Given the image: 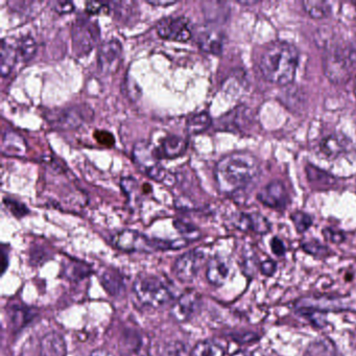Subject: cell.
<instances>
[{
  "mask_svg": "<svg viewBox=\"0 0 356 356\" xmlns=\"http://www.w3.org/2000/svg\"><path fill=\"white\" fill-rule=\"evenodd\" d=\"M3 204L7 206L8 209L11 211V213L18 218H24L30 212L24 204L20 203V202L16 201V200L10 199V197L9 199L5 197L3 199Z\"/></svg>",
  "mask_w": 356,
  "mask_h": 356,
  "instance_id": "4dcf8cb0",
  "label": "cell"
},
{
  "mask_svg": "<svg viewBox=\"0 0 356 356\" xmlns=\"http://www.w3.org/2000/svg\"><path fill=\"white\" fill-rule=\"evenodd\" d=\"M93 115L95 112L90 106L80 104L61 109L49 110L44 116L51 128L60 131H70L76 130L90 122Z\"/></svg>",
  "mask_w": 356,
  "mask_h": 356,
  "instance_id": "5b68a950",
  "label": "cell"
},
{
  "mask_svg": "<svg viewBox=\"0 0 356 356\" xmlns=\"http://www.w3.org/2000/svg\"><path fill=\"white\" fill-rule=\"evenodd\" d=\"M26 152V140L15 132H7L3 137V153L8 156L24 155Z\"/></svg>",
  "mask_w": 356,
  "mask_h": 356,
  "instance_id": "44dd1931",
  "label": "cell"
},
{
  "mask_svg": "<svg viewBox=\"0 0 356 356\" xmlns=\"http://www.w3.org/2000/svg\"><path fill=\"white\" fill-rule=\"evenodd\" d=\"M197 43L204 51L220 55L222 51V36L216 31H205L199 35Z\"/></svg>",
  "mask_w": 356,
  "mask_h": 356,
  "instance_id": "ffe728a7",
  "label": "cell"
},
{
  "mask_svg": "<svg viewBox=\"0 0 356 356\" xmlns=\"http://www.w3.org/2000/svg\"><path fill=\"white\" fill-rule=\"evenodd\" d=\"M133 291L139 303L149 308L162 307L172 299L170 287L155 275H139L133 284Z\"/></svg>",
  "mask_w": 356,
  "mask_h": 356,
  "instance_id": "277c9868",
  "label": "cell"
},
{
  "mask_svg": "<svg viewBox=\"0 0 356 356\" xmlns=\"http://www.w3.org/2000/svg\"><path fill=\"white\" fill-rule=\"evenodd\" d=\"M103 7L104 6L99 3H87L86 12L90 14V15H95V14L99 13Z\"/></svg>",
  "mask_w": 356,
  "mask_h": 356,
  "instance_id": "ab89813d",
  "label": "cell"
},
{
  "mask_svg": "<svg viewBox=\"0 0 356 356\" xmlns=\"http://www.w3.org/2000/svg\"><path fill=\"white\" fill-rule=\"evenodd\" d=\"M120 186H122V191L129 197H134L136 195L137 191H138V182L135 179L131 178V177L122 178V181H120Z\"/></svg>",
  "mask_w": 356,
  "mask_h": 356,
  "instance_id": "d6a6232c",
  "label": "cell"
},
{
  "mask_svg": "<svg viewBox=\"0 0 356 356\" xmlns=\"http://www.w3.org/2000/svg\"><path fill=\"white\" fill-rule=\"evenodd\" d=\"M232 356H253L249 351H245V350H241V351L235 352Z\"/></svg>",
  "mask_w": 356,
  "mask_h": 356,
  "instance_id": "7bdbcfd3",
  "label": "cell"
},
{
  "mask_svg": "<svg viewBox=\"0 0 356 356\" xmlns=\"http://www.w3.org/2000/svg\"><path fill=\"white\" fill-rule=\"evenodd\" d=\"M90 356H113V354L105 349H97L91 352Z\"/></svg>",
  "mask_w": 356,
  "mask_h": 356,
  "instance_id": "b9f144b4",
  "label": "cell"
},
{
  "mask_svg": "<svg viewBox=\"0 0 356 356\" xmlns=\"http://www.w3.org/2000/svg\"><path fill=\"white\" fill-rule=\"evenodd\" d=\"M187 149V140L178 135H168L157 147L160 159H175L180 157Z\"/></svg>",
  "mask_w": 356,
  "mask_h": 356,
  "instance_id": "2e32d148",
  "label": "cell"
},
{
  "mask_svg": "<svg viewBox=\"0 0 356 356\" xmlns=\"http://www.w3.org/2000/svg\"><path fill=\"white\" fill-rule=\"evenodd\" d=\"M113 245L118 249L124 252H136V253H152L161 250L181 249L187 245L185 239L177 241H162V239H152L141 233L134 230H122L114 235Z\"/></svg>",
  "mask_w": 356,
  "mask_h": 356,
  "instance_id": "3957f363",
  "label": "cell"
},
{
  "mask_svg": "<svg viewBox=\"0 0 356 356\" xmlns=\"http://www.w3.org/2000/svg\"><path fill=\"white\" fill-rule=\"evenodd\" d=\"M257 197L264 205L273 209H284L289 202L286 188L280 181H273L264 186Z\"/></svg>",
  "mask_w": 356,
  "mask_h": 356,
  "instance_id": "4fadbf2b",
  "label": "cell"
},
{
  "mask_svg": "<svg viewBox=\"0 0 356 356\" xmlns=\"http://www.w3.org/2000/svg\"><path fill=\"white\" fill-rule=\"evenodd\" d=\"M355 64L351 47H339L327 54L324 59V70L331 82L343 83L350 76L352 65Z\"/></svg>",
  "mask_w": 356,
  "mask_h": 356,
  "instance_id": "52a82bcc",
  "label": "cell"
},
{
  "mask_svg": "<svg viewBox=\"0 0 356 356\" xmlns=\"http://www.w3.org/2000/svg\"><path fill=\"white\" fill-rule=\"evenodd\" d=\"M277 264L274 260H266V261L262 262L261 266H260V270H261V273L266 276H272L274 275V273L276 272Z\"/></svg>",
  "mask_w": 356,
  "mask_h": 356,
  "instance_id": "74e56055",
  "label": "cell"
},
{
  "mask_svg": "<svg viewBox=\"0 0 356 356\" xmlns=\"http://www.w3.org/2000/svg\"><path fill=\"white\" fill-rule=\"evenodd\" d=\"M238 3L243 6H252L257 3V1H238Z\"/></svg>",
  "mask_w": 356,
  "mask_h": 356,
  "instance_id": "ee69618b",
  "label": "cell"
},
{
  "mask_svg": "<svg viewBox=\"0 0 356 356\" xmlns=\"http://www.w3.org/2000/svg\"><path fill=\"white\" fill-rule=\"evenodd\" d=\"M191 356H225V348L218 341L207 339L197 343Z\"/></svg>",
  "mask_w": 356,
  "mask_h": 356,
  "instance_id": "7402d4cb",
  "label": "cell"
},
{
  "mask_svg": "<svg viewBox=\"0 0 356 356\" xmlns=\"http://www.w3.org/2000/svg\"><path fill=\"white\" fill-rule=\"evenodd\" d=\"M133 158L135 163L145 172L149 178L157 182L168 183L170 178L168 172L159 163V155L157 147H154L149 141H139L133 149Z\"/></svg>",
  "mask_w": 356,
  "mask_h": 356,
  "instance_id": "8992f818",
  "label": "cell"
},
{
  "mask_svg": "<svg viewBox=\"0 0 356 356\" xmlns=\"http://www.w3.org/2000/svg\"><path fill=\"white\" fill-rule=\"evenodd\" d=\"M175 228L184 236L185 241L186 239H197L200 236L199 230L193 225L187 224V222H183L181 220H176L174 222Z\"/></svg>",
  "mask_w": 356,
  "mask_h": 356,
  "instance_id": "f546056e",
  "label": "cell"
},
{
  "mask_svg": "<svg viewBox=\"0 0 356 356\" xmlns=\"http://www.w3.org/2000/svg\"><path fill=\"white\" fill-rule=\"evenodd\" d=\"M333 346H331L330 341H318L310 346V356H334L332 352Z\"/></svg>",
  "mask_w": 356,
  "mask_h": 356,
  "instance_id": "83f0119b",
  "label": "cell"
},
{
  "mask_svg": "<svg viewBox=\"0 0 356 356\" xmlns=\"http://www.w3.org/2000/svg\"><path fill=\"white\" fill-rule=\"evenodd\" d=\"M324 234L327 239L335 243H339L343 241V235L339 232V231L333 230V229H326L324 231Z\"/></svg>",
  "mask_w": 356,
  "mask_h": 356,
  "instance_id": "f35d334b",
  "label": "cell"
},
{
  "mask_svg": "<svg viewBox=\"0 0 356 356\" xmlns=\"http://www.w3.org/2000/svg\"><path fill=\"white\" fill-rule=\"evenodd\" d=\"M212 120L207 112L195 114L191 116L186 122V130L189 134L197 135L203 133L211 126Z\"/></svg>",
  "mask_w": 356,
  "mask_h": 356,
  "instance_id": "603a6c76",
  "label": "cell"
},
{
  "mask_svg": "<svg viewBox=\"0 0 356 356\" xmlns=\"http://www.w3.org/2000/svg\"><path fill=\"white\" fill-rule=\"evenodd\" d=\"M95 138L99 141L101 145H106V147H112L114 145V137L111 133L107 131H97L95 132Z\"/></svg>",
  "mask_w": 356,
  "mask_h": 356,
  "instance_id": "836d02e7",
  "label": "cell"
},
{
  "mask_svg": "<svg viewBox=\"0 0 356 356\" xmlns=\"http://www.w3.org/2000/svg\"><path fill=\"white\" fill-rule=\"evenodd\" d=\"M53 9L59 14L72 13L74 10V5L70 1H56L51 3Z\"/></svg>",
  "mask_w": 356,
  "mask_h": 356,
  "instance_id": "d590c367",
  "label": "cell"
},
{
  "mask_svg": "<svg viewBox=\"0 0 356 356\" xmlns=\"http://www.w3.org/2000/svg\"><path fill=\"white\" fill-rule=\"evenodd\" d=\"M270 248H272L273 253L277 256H283L286 252V249H285L284 243L281 241L278 237H274L270 241Z\"/></svg>",
  "mask_w": 356,
  "mask_h": 356,
  "instance_id": "8d00e7d4",
  "label": "cell"
},
{
  "mask_svg": "<svg viewBox=\"0 0 356 356\" xmlns=\"http://www.w3.org/2000/svg\"><path fill=\"white\" fill-rule=\"evenodd\" d=\"M234 224L241 231H253L258 234H266L270 230V222L259 213L239 214Z\"/></svg>",
  "mask_w": 356,
  "mask_h": 356,
  "instance_id": "e0dca14e",
  "label": "cell"
},
{
  "mask_svg": "<svg viewBox=\"0 0 356 356\" xmlns=\"http://www.w3.org/2000/svg\"><path fill=\"white\" fill-rule=\"evenodd\" d=\"M200 307V296L197 291H189L183 293L172 306L170 316L179 323L191 320Z\"/></svg>",
  "mask_w": 356,
  "mask_h": 356,
  "instance_id": "7c38bea8",
  "label": "cell"
},
{
  "mask_svg": "<svg viewBox=\"0 0 356 356\" xmlns=\"http://www.w3.org/2000/svg\"><path fill=\"white\" fill-rule=\"evenodd\" d=\"M67 347L63 337L49 332L41 339V356H66Z\"/></svg>",
  "mask_w": 356,
  "mask_h": 356,
  "instance_id": "ac0fdd59",
  "label": "cell"
},
{
  "mask_svg": "<svg viewBox=\"0 0 356 356\" xmlns=\"http://www.w3.org/2000/svg\"><path fill=\"white\" fill-rule=\"evenodd\" d=\"M291 220L299 233L305 232L312 225V218L307 213L301 211L291 214Z\"/></svg>",
  "mask_w": 356,
  "mask_h": 356,
  "instance_id": "f1b7e54d",
  "label": "cell"
},
{
  "mask_svg": "<svg viewBox=\"0 0 356 356\" xmlns=\"http://www.w3.org/2000/svg\"><path fill=\"white\" fill-rule=\"evenodd\" d=\"M299 63V53L289 42H276L270 44L262 54L259 70L268 82L273 84H291L295 79Z\"/></svg>",
  "mask_w": 356,
  "mask_h": 356,
  "instance_id": "7a4b0ae2",
  "label": "cell"
},
{
  "mask_svg": "<svg viewBox=\"0 0 356 356\" xmlns=\"http://www.w3.org/2000/svg\"><path fill=\"white\" fill-rule=\"evenodd\" d=\"M18 58L22 61H30L35 57L37 53V42L31 36L24 37L18 43L17 47Z\"/></svg>",
  "mask_w": 356,
  "mask_h": 356,
  "instance_id": "4316f807",
  "label": "cell"
},
{
  "mask_svg": "<svg viewBox=\"0 0 356 356\" xmlns=\"http://www.w3.org/2000/svg\"><path fill=\"white\" fill-rule=\"evenodd\" d=\"M147 3H149V5L155 6V7H168V6H172L175 5V1H160V0H158V1H147Z\"/></svg>",
  "mask_w": 356,
  "mask_h": 356,
  "instance_id": "60d3db41",
  "label": "cell"
},
{
  "mask_svg": "<svg viewBox=\"0 0 356 356\" xmlns=\"http://www.w3.org/2000/svg\"><path fill=\"white\" fill-rule=\"evenodd\" d=\"M259 174V163L252 154L234 152L222 157L216 166L218 188L234 193L247 187Z\"/></svg>",
  "mask_w": 356,
  "mask_h": 356,
  "instance_id": "6da1fadb",
  "label": "cell"
},
{
  "mask_svg": "<svg viewBox=\"0 0 356 356\" xmlns=\"http://www.w3.org/2000/svg\"><path fill=\"white\" fill-rule=\"evenodd\" d=\"M72 45L74 53L79 56L87 55L92 51L99 38V29L97 22L80 19L72 30Z\"/></svg>",
  "mask_w": 356,
  "mask_h": 356,
  "instance_id": "ba28073f",
  "label": "cell"
},
{
  "mask_svg": "<svg viewBox=\"0 0 356 356\" xmlns=\"http://www.w3.org/2000/svg\"><path fill=\"white\" fill-rule=\"evenodd\" d=\"M307 178L312 184L316 186L324 187L331 186L334 183V178L331 175L327 174L324 170H318L316 166H308L306 168Z\"/></svg>",
  "mask_w": 356,
  "mask_h": 356,
  "instance_id": "484cf974",
  "label": "cell"
},
{
  "mask_svg": "<svg viewBox=\"0 0 356 356\" xmlns=\"http://www.w3.org/2000/svg\"><path fill=\"white\" fill-rule=\"evenodd\" d=\"M230 275V266L225 258L216 256L208 261L207 276L208 282L214 286H222L228 280Z\"/></svg>",
  "mask_w": 356,
  "mask_h": 356,
  "instance_id": "9a60e30c",
  "label": "cell"
},
{
  "mask_svg": "<svg viewBox=\"0 0 356 356\" xmlns=\"http://www.w3.org/2000/svg\"><path fill=\"white\" fill-rule=\"evenodd\" d=\"M351 140L341 133H335L325 137L318 143L321 156L327 159H335L351 149Z\"/></svg>",
  "mask_w": 356,
  "mask_h": 356,
  "instance_id": "5bb4252c",
  "label": "cell"
},
{
  "mask_svg": "<svg viewBox=\"0 0 356 356\" xmlns=\"http://www.w3.org/2000/svg\"><path fill=\"white\" fill-rule=\"evenodd\" d=\"M101 282L110 295L118 296L124 291V281L118 272L106 270L102 275Z\"/></svg>",
  "mask_w": 356,
  "mask_h": 356,
  "instance_id": "cb8c5ba5",
  "label": "cell"
},
{
  "mask_svg": "<svg viewBox=\"0 0 356 356\" xmlns=\"http://www.w3.org/2000/svg\"><path fill=\"white\" fill-rule=\"evenodd\" d=\"M205 258V252L201 249L191 250L181 255L175 262L174 270L177 278L183 282L193 281L197 277Z\"/></svg>",
  "mask_w": 356,
  "mask_h": 356,
  "instance_id": "9c48e42d",
  "label": "cell"
},
{
  "mask_svg": "<svg viewBox=\"0 0 356 356\" xmlns=\"http://www.w3.org/2000/svg\"><path fill=\"white\" fill-rule=\"evenodd\" d=\"M17 49L9 44L3 39L1 41V49H0V72L3 78L10 76L17 61Z\"/></svg>",
  "mask_w": 356,
  "mask_h": 356,
  "instance_id": "d6986e66",
  "label": "cell"
},
{
  "mask_svg": "<svg viewBox=\"0 0 356 356\" xmlns=\"http://www.w3.org/2000/svg\"><path fill=\"white\" fill-rule=\"evenodd\" d=\"M166 356H186V349L183 343H176L166 348Z\"/></svg>",
  "mask_w": 356,
  "mask_h": 356,
  "instance_id": "e575fe53",
  "label": "cell"
},
{
  "mask_svg": "<svg viewBox=\"0 0 356 356\" xmlns=\"http://www.w3.org/2000/svg\"><path fill=\"white\" fill-rule=\"evenodd\" d=\"M156 29L161 38L176 42H186L193 35L189 29L188 20L183 16L162 18Z\"/></svg>",
  "mask_w": 356,
  "mask_h": 356,
  "instance_id": "30bf717a",
  "label": "cell"
},
{
  "mask_svg": "<svg viewBox=\"0 0 356 356\" xmlns=\"http://www.w3.org/2000/svg\"><path fill=\"white\" fill-rule=\"evenodd\" d=\"M122 57V47L118 40H109L99 47L97 62L105 74H114L120 67Z\"/></svg>",
  "mask_w": 356,
  "mask_h": 356,
  "instance_id": "8fae6325",
  "label": "cell"
},
{
  "mask_svg": "<svg viewBox=\"0 0 356 356\" xmlns=\"http://www.w3.org/2000/svg\"><path fill=\"white\" fill-rule=\"evenodd\" d=\"M303 7L308 15L316 19L327 17L331 12L330 5L327 1H321V0L304 1Z\"/></svg>",
  "mask_w": 356,
  "mask_h": 356,
  "instance_id": "d4e9b609",
  "label": "cell"
},
{
  "mask_svg": "<svg viewBox=\"0 0 356 356\" xmlns=\"http://www.w3.org/2000/svg\"><path fill=\"white\" fill-rule=\"evenodd\" d=\"M302 247H303L304 251L314 256H328V254L330 253L325 245H321L316 241H307V243H303Z\"/></svg>",
  "mask_w": 356,
  "mask_h": 356,
  "instance_id": "1f68e13d",
  "label": "cell"
}]
</instances>
